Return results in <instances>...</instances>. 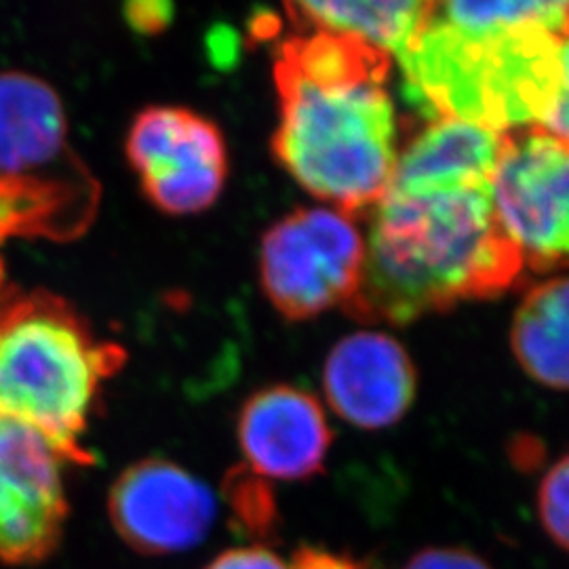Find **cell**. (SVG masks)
I'll return each instance as SVG.
<instances>
[{"label":"cell","instance_id":"1","mask_svg":"<svg viewBox=\"0 0 569 569\" xmlns=\"http://www.w3.org/2000/svg\"><path fill=\"white\" fill-rule=\"evenodd\" d=\"M507 136L437 119L407 140L387 190L371 207L355 315L409 323L462 300L489 298L523 264L493 209V176Z\"/></svg>","mask_w":569,"mask_h":569},{"label":"cell","instance_id":"2","mask_svg":"<svg viewBox=\"0 0 569 569\" xmlns=\"http://www.w3.org/2000/svg\"><path fill=\"white\" fill-rule=\"evenodd\" d=\"M390 63L319 30L287 39L274 61L277 161L306 192L348 213L382 197L401 150Z\"/></svg>","mask_w":569,"mask_h":569},{"label":"cell","instance_id":"3","mask_svg":"<svg viewBox=\"0 0 569 569\" xmlns=\"http://www.w3.org/2000/svg\"><path fill=\"white\" fill-rule=\"evenodd\" d=\"M401 96L422 119L502 136L540 129L559 77V34L538 23L462 28L432 13L397 58Z\"/></svg>","mask_w":569,"mask_h":569},{"label":"cell","instance_id":"4","mask_svg":"<svg viewBox=\"0 0 569 569\" xmlns=\"http://www.w3.org/2000/svg\"><path fill=\"white\" fill-rule=\"evenodd\" d=\"M79 312L49 291L0 298V416L34 428L61 460L91 465L82 446L103 382L122 366Z\"/></svg>","mask_w":569,"mask_h":569},{"label":"cell","instance_id":"5","mask_svg":"<svg viewBox=\"0 0 569 569\" xmlns=\"http://www.w3.org/2000/svg\"><path fill=\"white\" fill-rule=\"evenodd\" d=\"M98 197L68 142L56 89L28 72H0V239H72L91 224Z\"/></svg>","mask_w":569,"mask_h":569},{"label":"cell","instance_id":"6","mask_svg":"<svg viewBox=\"0 0 569 569\" xmlns=\"http://www.w3.org/2000/svg\"><path fill=\"white\" fill-rule=\"evenodd\" d=\"M366 234L352 213L302 207L268 228L260 249L266 298L287 319H310L350 305L361 287Z\"/></svg>","mask_w":569,"mask_h":569},{"label":"cell","instance_id":"7","mask_svg":"<svg viewBox=\"0 0 569 569\" xmlns=\"http://www.w3.org/2000/svg\"><path fill=\"white\" fill-rule=\"evenodd\" d=\"M491 192L523 270L569 266V142L545 129L507 136Z\"/></svg>","mask_w":569,"mask_h":569},{"label":"cell","instance_id":"8","mask_svg":"<svg viewBox=\"0 0 569 569\" xmlns=\"http://www.w3.org/2000/svg\"><path fill=\"white\" fill-rule=\"evenodd\" d=\"M127 159L148 201L169 216L201 213L224 190V136L216 122L188 108H143L127 133Z\"/></svg>","mask_w":569,"mask_h":569},{"label":"cell","instance_id":"9","mask_svg":"<svg viewBox=\"0 0 569 569\" xmlns=\"http://www.w3.org/2000/svg\"><path fill=\"white\" fill-rule=\"evenodd\" d=\"M108 515L129 549L167 557L203 542L218 517V498L180 465L146 458L124 468L112 483Z\"/></svg>","mask_w":569,"mask_h":569},{"label":"cell","instance_id":"10","mask_svg":"<svg viewBox=\"0 0 569 569\" xmlns=\"http://www.w3.org/2000/svg\"><path fill=\"white\" fill-rule=\"evenodd\" d=\"M60 453L37 432L0 416V561L34 566L60 547L68 517Z\"/></svg>","mask_w":569,"mask_h":569},{"label":"cell","instance_id":"11","mask_svg":"<svg viewBox=\"0 0 569 569\" xmlns=\"http://www.w3.org/2000/svg\"><path fill=\"white\" fill-rule=\"evenodd\" d=\"M416 367L385 331L363 329L331 348L323 367L329 407L352 427L385 430L406 418L416 399Z\"/></svg>","mask_w":569,"mask_h":569},{"label":"cell","instance_id":"12","mask_svg":"<svg viewBox=\"0 0 569 569\" xmlns=\"http://www.w3.org/2000/svg\"><path fill=\"white\" fill-rule=\"evenodd\" d=\"M244 468L260 479L305 481L326 467L331 427L317 397L272 387L244 401L237 422Z\"/></svg>","mask_w":569,"mask_h":569},{"label":"cell","instance_id":"13","mask_svg":"<svg viewBox=\"0 0 569 569\" xmlns=\"http://www.w3.org/2000/svg\"><path fill=\"white\" fill-rule=\"evenodd\" d=\"M435 2H296L287 4L291 20L302 30H319L397 60L420 28L427 23Z\"/></svg>","mask_w":569,"mask_h":569},{"label":"cell","instance_id":"14","mask_svg":"<svg viewBox=\"0 0 569 569\" xmlns=\"http://www.w3.org/2000/svg\"><path fill=\"white\" fill-rule=\"evenodd\" d=\"M510 342L529 378L569 390V277L529 289L515 312Z\"/></svg>","mask_w":569,"mask_h":569},{"label":"cell","instance_id":"15","mask_svg":"<svg viewBox=\"0 0 569 569\" xmlns=\"http://www.w3.org/2000/svg\"><path fill=\"white\" fill-rule=\"evenodd\" d=\"M435 11L462 28L538 23L559 37L569 28V2H446Z\"/></svg>","mask_w":569,"mask_h":569},{"label":"cell","instance_id":"16","mask_svg":"<svg viewBox=\"0 0 569 569\" xmlns=\"http://www.w3.org/2000/svg\"><path fill=\"white\" fill-rule=\"evenodd\" d=\"M224 498L232 510V519L249 540L258 545L270 542L279 533V507L264 479L247 468L232 470L226 477Z\"/></svg>","mask_w":569,"mask_h":569},{"label":"cell","instance_id":"17","mask_svg":"<svg viewBox=\"0 0 569 569\" xmlns=\"http://www.w3.org/2000/svg\"><path fill=\"white\" fill-rule=\"evenodd\" d=\"M538 519L552 545L569 555V453L545 472L538 486Z\"/></svg>","mask_w":569,"mask_h":569},{"label":"cell","instance_id":"18","mask_svg":"<svg viewBox=\"0 0 569 569\" xmlns=\"http://www.w3.org/2000/svg\"><path fill=\"white\" fill-rule=\"evenodd\" d=\"M540 129L563 142H569V28L559 37L557 91L555 100L550 103L549 114Z\"/></svg>","mask_w":569,"mask_h":569},{"label":"cell","instance_id":"19","mask_svg":"<svg viewBox=\"0 0 569 569\" xmlns=\"http://www.w3.org/2000/svg\"><path fill=\"white\" fill-rule=\"evenodd\" d=\"M401 569H493L488 561L462 547H428L409 557Z\"/></svg>","mask_w":569,"mask_h":569},{"label":"cell","instance_id":"20","mask_svg":"<svg viewBox=\"0 0 569 569\" xmlns=\"http://www.w3.org/2000/svg\"><path fill=\"white\" fill-rule=\"evenodd\" d=\"M204 569H289V566L274 550L249 545L220 552Z\"/></svg>","mask_w":569,"mask_h":569},{"label":"cell","instance_id":"21","mask_svg":"<svg viewBox=\"0 0 569 569\" xmlns=\"http://www.w3.org/2000/svg\"><path fill=\"white\" fill-rule=\"evenodd\" d=\"M287 566L289 569H376L371 563L352 555L319 547H302L296 550Z\"/></svg>","mask_w":569,"mask_h":569},{"label":"cell","instance_id":"22","mask_svg":"<svg viewBox=\"0 0 569 569\" xmlns=\"http://www.w3.org/2000/svg\"><path fill=\"white\" fill-rule=\"evenodd\" d=\"M127 20L140 32H157L167 21L171 20V7L163 2H146V4H129Z\"/></svg>","mask_w":569,"mask_h":569},{"label":"cell","instance_id":"23","mask_svg":"<svg viewBox=\"0 0 569 569\" xmlns=\"http://www.w3.org/2000/svg\"><path fill=\"white\" fill-rule=\"evenodd\" d=\"M0 298H2V264H0Z\"/></svg>","mask_w":569,"mask_h":569}]
</instances>
